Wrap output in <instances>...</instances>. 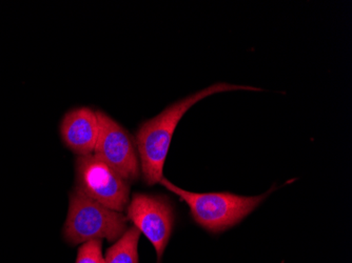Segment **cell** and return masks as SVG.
I'll return each mask as SVG.
<instances>
[{
	"mask_svg": "<svg viewBox=\"0 0 352 263\" xmlns=\"http://www.w3.org/2000/svg\"><path fill=\"white\" fill-rule=\"evenodd\" d=\"M128 218L120 211H113L93 201L78 187H73L69 195V209L63 225V236L71 245L91 240H118L126 231Z\"/></svg>",
	"mask_w": 352,
	"mask_h": 263,
	"instance_id": "3957f363",
	"label": "cell"
},
{
	"mask_svg": "<svg viewBox=\"0 0 352 263\" xmlns=\"http://www.w3.org/2000/svg\"><path fill=\"white\" fill-rule=\"evenodd\" d=\"M160 183L185 201L193 220L211 233L223 232L241 222L272 192L271 190L260 196H239L228 192L193 193L177 187L165 177Z\"/></svg>",
	"mask_w": 352,
	"mask_h": 263,
	"instance_id": "7a4b0ae2",
	"label": "cell"
},
{
	"mask_svg": "<svg viewBox=\"0 0 352 263\" xmlns=\"http://www.w3.org/2000/svg\"><path fill=\"white\" fill-rule=\"evenodd\" d=\"M126 218L145 235L161 263L175 223L173 205L166 196L135 193L126 207Z\"/></svg>",
	"mask_w": 352,
	"mask_h": 263,
	"instance_id": "5b68a950",
	"label": "cell"
},
{
	"mask_svg": "<svg viewBox=\"0 0 352 263\" xmlns=\"http://www.w3.org/2000/svg\"><path fill=\"white\" fill-rule=\"evenodd\" d=\"M76 187L93 201L116 211L129 205L130 185L94 154L75 159Z\"/></svg>",
	"mask_w": 352,
	"mask_h": 263,
	"instance_id": "277c9868",
	"label": "cell"
},
{
	"mask_svg": "<svg viewBox=\"0 0 352 263\" xmlns=\"http://www.w3.org/2000/svg\"><path fill=\"white\" fill-rule=\"evenodd\" d=\"M140 232L136 227L126 229L122 237L107 250L104 263H138Z\"/></svg>",
	"mask_w": 352,
	"mask_h": 263,
	"instance_id": "ba28073f",
	"label": "cell"
},
{
	"mask_svg": "<svg viewBox=\"0 0 352 263\" xmlns=\"http://www.w3.org/2000/svg\"><path fill=\"white\" fill-rule=\"evenodd\" d=\"M239 90L261 91V89L217 82L174 102L171 106H168L163 112L156 115L155 117L140 124L136 132L135 144L140 157V171L144 181L148 185L160 183L163 179L164 167L172 137L184 115L192 106L207 97L219 93Z\"/></svg>",
	"mask_w": 352,
	"mask_h": 263,
	"instance_id": "6da1fadb",
	"label": "cell"
},
{
	"mask_svg": "<svg viewBox=\"0 0 352 263\" xmlns=\"http://www.w3.org/2000/svg\"><path fill=\"white\" fill-rule=\"evenodd\" d=\"M98 132V114L89 106H78L69 111L59 124L61 141L77 156L93 154Z\"/></svg>",
	"mask_w": 352,
	"mask_h": 263,
	"instance_id": "52a82bcc",
	"label": "cell"
},
{
	"mask_svg": "<svg viewBox=\"0 0 352 263\" xmlns=\"http://www.w3.org/2000/svg\"><path fill=\"white\" fill-rule=\"evenodd\" d=\"M75 263H104L102 255V240H91L85 242L78 249Z\"/></svg>",
	"mask_w": 352,
	"mask_h": 263,
	"instance_id": "9c48e42d",
	"label": "cell"
},
{
	"mask_svg": "<svg viewBox=\"0 0 352 263\" xmlns=\"http://www.w3.org/2000/svg\"><path fill=\"white\" fill-rule=\"evenodd\" d=\"M100 132L94 155L106 162L126 183L140 179V162L135 140L129 132L102 111H96Z\"/></svg>",
	"mask_w": 352,
	"mask_h": 263,
	"instance_id": "8992f818",
	"label": "cell"
}]
</instances>
